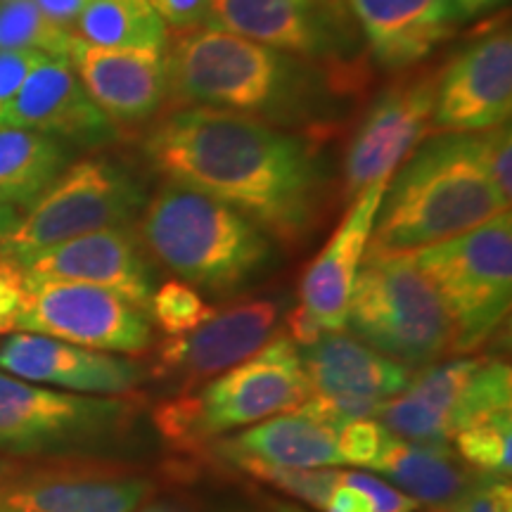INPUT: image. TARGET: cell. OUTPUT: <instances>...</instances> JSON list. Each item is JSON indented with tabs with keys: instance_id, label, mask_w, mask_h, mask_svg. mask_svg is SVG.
Masks as SVG:
<instances>
[{
	"instance_id": "6da1fadb",
	"label": "cell",
	"mask_w": 512,
	"mask_h": 512,
	"mask_svg": "<svg viewBox=\"0 0 512 512\" xmlns=\"http://www.w3.org/2000/svg\"><path fill=\"white\" fill-rule=\"evenodd\" d=\"M143 150L171 183L238 209L271 240L299 245L316 223L320 181L311 150L266 121L192 105L159 121Z\"/></svg>"
},
{
	"instance_id": "7a4b0ae2",
	"label": "cell",
	"mask_w": 512,
	"mask_h": 512,
	"mask_svg": "<svg viewBox=\"0 0 512 512\" xmlns=\"http://www.w3.org/2000/svg\"><path fill=\"white\" fill-rule=\"evenodd\" d=\"M510 209L475 152L472 133L430 140L389 178L366 256H399L434 247Z\"/></svg>"
},
{
	"instance_id": "3957f363",
	"label": "cell",
	"mask_w": 512,
	"mask_h": 512,
	"mask_svg": "<svg viewBox=\"0 0 512 512\" xmlns=\"http://www.w3.org/2000/svg\"><path fill=\"white\" fill-rule=\"evenodd\" d=\"M138 238L178 280L209 292L238 290L273 256L271 238L245 214L171 181L145 202Z\"/></svg>"
},
{
	"instance_id": "277c9868",
	"label": "cell",
	"mask_w": 512,
	"mask_h": 512,
	"mask_svg": "<svg viewBox=\"0 0 512 512\" xmlns=\"http://www.w3.org/2000/svg\"><path fill=\"white\" fill-rule=\"evenodd\" d=\"M311 396L299 347L287 332L235 368L190 394H176L152 413L159 437L176 451L200 453L223 434L290 413Z\"/></svg>"
},
{
	"instance_id": "5b68a950",
	"label": "cell",
	"mask_w": 512,
	"mask_h": 512,
	"mask_svg": "<svg viewBox=\"0 0 512 512\" xmlns=\"http://www.w3.org/2000/svg\"><path fill=\"white\" fill-rule=\"evenodd\" d=\"M347 328L370 349L413 370L451 354V320L411 254L363 256Z\"/></svg>"
},
{
	"instance_id": "8992f818",
	"label": "cell",
	"mask_w": 512,
	"mask_h": 512,
	"mask_svg": "<svg viewBox=\"0 0 512 512\" xmlns=\"http://www.w3.org/2000/svg\"><path fill=\"white\" fill-rule=\"evenodd\" d=\"M140 403L128 396L62 392L0 373V453L93 456L136 430Z\"/></svg>"
},
{
	"instance_id": "52a82bcc",
	"label": "cell",
	"mask_w": 512,
	"mask_h": 512,
	"mask_svg": "<svg viewBox=\"0 0 512 512\" xmlns=\"http://www.w3.org/2000/svg\"><path fill=\"white\" fill-rule=\"evenodd\" d=\"M415 266L437 290L453 330L451 354H470L501 328L512 294V214L439 245L413 252Z\"/></svg>"
},
{
	"instance_id": "ba28073f",
	"label": "cell",
	"mask_w": 512,
	"mask_h": 512,
	"mask_svg": "<svg viewBox=\"0 0 512 512\" xmlns=\"http://www.w3.org/2000/svg\"><path fill=\"white\" fill-rule=\"evenodd\" d=\"M166 64L169 93L176 100L240 114L285 105L297 74L280 50L214 27L185 31Z\"/></svg>"
},
{
	"instance_id": "9c48e42d",
	"label": "cell",
	"mask_w": 512,
	"mask_h": 512,
	"mask_svg": "<svg viewBox=\"0 0 512 512\" xmlns=\"http://www.w3.org/2000/svg\"><path fill=\"white\" fill-rule=\"evenodd\" d=\"M147 202L145 188L107 159H81L62 171L0 238V259L19 261L105 228L131 226Z\"/></svg>"
},
{
	"instance_id": "30bf717a",
	"label": "cell",
	"mask_w": 512,
	"mask_h": 512,
	"mask_svg": "<svg viewBox=\"0 0 512 512\" xmlns=\"http://www.w3.org/2000/svg\"><path fill=\"white\" fill-rule=\"evenodd\" d=\"M512 411V370L489 358H453L415 370L401 394L384 401L375 420L392 437L451 444L465 425Z\"/></svg>"
},
{
	"instance_id": "8fae6325",
	"label": "cell",
	"mask_w": 512,
	"mask_h": 512,
	"mask_svg": "<svg viewBox=\"0 0 512 512\" xmlns=\"http://www.w3.org/2000/svg\"><path fill=\"white\" fill-rule=\"evenodd\" d=\"M155 491L157 479L126 460L0 458V512H133Z\"/></svg>"
},
{
	"instance_id": "7c38bea8",
	"label": "cell",
	"mask_w": 512,
	"mask_h": 512,
	"mask_svg": "<svg viewBox=\"0 0 512 512\" xmlns=\"http://www.w3.org/2000/svg\"><path fill=\"white\" fill-rule=\"evenodd\" d=\"M15 330L62 339L95 351L138 356L155 344L147 311L95 285L24 280Z\"/></svg>"
},
{
	"instance_id": "4fadbf2b",
	"label": "cell",
	"mask_w": 512,
	"mask_h": 512,
	"mask_svg": "<svg viewBox=\"0 0 512 512\" xmlns=\"http://www.w3.org/2000/svg\"><path fill=\"white\" fill-rule=\"evenodd\" d=\"M299 358L311 396L294 411L339 432L351 420L375 418L384 401L401 394L415 370L370 349L347 332H323Z\"/></svg>"
},
{
	"instance_id": "5bb4252c",
	"label": "cell",
	"mask_w": 512,
	"mask_h": 512,
	"mask_svg": "<svg viewBox=\"0 0 512 512\" xmlns=\"http://www.w3.org/2000/svg\"><path fill=\"white\" fill-rule=\"evenodd\" d=\"M278 304L271 299H249L216 309L183 337H166L152 358L150 375L169 382L178 394H190L254 356L278 332Z\"/></svg>"
},
{
	"instance_id": "9a60e30c",
	"label": "cell",
	"mask_w": 512,
	"mask_h": 512,
	"mask_svg": "<svg viewBox=\"0 0 512 512\" xmlns=\"http://www.w3.org/2000/svg\"><path fill=\"white\" fill-rule=\"evenodd\" d=\"M24 280H64L110 290L147 311L155 292V271L138 233L128 226L95 233L10 261Z\"/></svg>"
},
{
	"instance_id": "2e32d148",
	"label": "cell",
	"mask_w": 512,
	"mask_h": 512,
	"mask_svg": "<svg viewBox=\"0 0 512 512\" xmlns=\"http://www.w3.org/2000/svg\"><path fill=\"white\" fill-rule=\"evenodd\" d=\"M439 76L403 81L384 91L351 138L344 159V192L358 197L368 185L392 178L432 124Z\"/></svg>"
},
{
	"instance_id": "e0dca14e",
	"label": "cell",
	"mask_w": 512,
	"mask_h": 512,
	"mask_svg": "<svg viewBox=\"0 0 512 512\" xmlns=\"http://www.w3.org/2000/svg\"><path fill=\"white\" fill-rule=\"evenodd\" d=\"M0 370L43 387L91 396H128L147 375L136 358L76 347L34 332H10L0 342Z\"/></svg>"
},
{
	"instance_id": "ac0fdd59",
	"label": "cell",
	"mask_w": 512,
	"mask_h": 512,
	"mask_svg": "<svg viewBox=\"0 0 512 512\" xmlns=\"http://www.w3.org/2000/svg\"><path fill=\"white\" fill-rule=\"evenodd\" d=\"M512 112V38H479L439 74L430 128L479 133L508 124Z\"/></svg>"
},
{
	"instance_id": "d6986e66",
	"label": "cell",
	"mask_w": 512,
	"mask_h": 512,
	"mask_svg": "<svg viewBox=\"0 0 512 512\" xmlns=\"http://www.w3.org/2000/svg\"><path fill=\"white\" fill-rule=\"evenodd\" d=\"M387 178L368 185L356 197L335 235L311 261L299 283V306L316 320L325 332L347 330V313L351 292L363 256H366L370 233L380 209Z\"/></svg>"
},
{
	"instance_id": "ffe728a7",
	"label": "cell",
	"mask_w": 512,
	"mask_h": 512,
	"mask_svg": "<svg viewBox=\"0 0 512 512\" xmlns=\"http://www.w3.org/2000/svg\"><path fill=\"white\" fill-rule=\"evenodd\" d=\"M0 126L31 128L83 145L105 143L114 133V124L86 93L69 57H46L38 64L5 110Z\"/></svg>"
},
{
	"instance_id": "44dd1931",
	"label": "cell",
	"mask_w": 512,
	"mask_h": 512,
	"mask_svg": "<svg viewBox=\"0 0 512 512\" xmlns=\"http://www.w3.org/2000/svg\"><path fill=\"white\" fill-rule=\"evenodd\" d=\"M69 62L86 93L112 124L150 119L169 95V64L164 53L95 48L74 41Z\"/></svg>"
},
{
	"instance_id": "7402d4cb",
	"label": "cell",
	"mask_w": 512,
	"mask_h": 512,
	"mask_svg": "<svg viewBox=\"0 0 512 512\" xmlns=\"http://www.w3.org/2000/svg\"><path fill=\"white\" fill-rule=\"evenodd\" d=\"M366 470L382 475L432 512H456L484 479L460 460L451 444H420L389 432Z\"/></svg>"
},
{
	"instance_id": "603a6c76",
	"label": "cell",
	"mask_w": 512,
	"mask_h": 512,
	"mask_svg": "<svg viewBox=\"0 0 512 512\" xmlns=\"http://www.w3.org/2000/svg\"><path fill=\"white\" fill-rule=\"evenodd\" d=\"M370 48L384 67L420 62L456 27L453 0H349Z\"/></svg>"
},
{
	"instance_id": "cb8c5ba5",
	"label": "cell",
	"mask_w": 512,
	"mask_h": 512,
	"mask_svg": "<svg viewBox=\"0 0 512 512\" xmlns=\"http://www.w3.org/2000/svg\"><path fill=\"white\" fill-rule=\"evenodd\" d=\"M204 24L280 53L318 55L328 46V31L309 0H209Z\"/></svg>"
},
{
	"instance_id": "d4e9b609",
	"label": "cell",
	"mask_w": 512,
	"mask_h": 512,
	"mask_svg": "<svg viewBox=\"0 0 512 512\" xmlns=\"http://www.w3.org/2000/svg\"><path fill=\"white\" fill-rule=\"evenodd\" d=\"M209 451L219 456H247L283 467H339L337 432L320 425L309 415L290 411L280 418H268L247 427L235 437L211 444Z\"/></svg>"
},
{
	"instance_id": "484cf974",
	"label": "cell",
	"mask_w": 512,
	"mask_h": 512,
	"mask_svg": "<svg viewBox=\"0 0 512 512\" xmlns=\"http://www.w3.org/2000/svg\"><path fill=\"white\" fill-rule=\"evenodd\" d=\"M67 169V152L53 136L0 126V200L29 209Z\"/></svg>"
},
{
	"instance_id": "4316f807",
	"label": "cell",
	"mask_w": 512,
	"mask_h": 512,
	"mask_svg": "<svg viewBox=\"0 0 512 512\" xmlns=\"http://www.w3.org/2000/svg\"><path fill=\"white\" fill-rule=\"evenodd\" d=\"M169 31L147 0H91L74 24V38L95 48L164 53Z\"/></svg>"
},
{
	"instance_id": "83f0119b",
	"label": "cell",
	"mask_w": 512,
	"mask_h": 512,
	"mask_svg": "<svg viewBox=\"0 0 512 512\" xmlns=\"http://www.w3.org/2000/svg\"><path fill=\"white\" fill-rule=\"evenodd\" d=\"M74 41L72 31L50 22L34 0H0V50L69 57Z\"/></svg>"
},
{
	"instance_id": "f1b7e54d",
	"label": "cell",
	"mask_w": 512,
	"mask_h": 512,
	"mask_svg": "<svg viewBox=\"0 0 512 512\" xmlns=\"http://www.w3.org/2000/svg\"><path fill=\"white\" fill-rule=\"evenodd\" d=\"M456 453L477 475L510 479L512 472V411L486 415L465 425L456 437Z\"/></svg>"
},
{
	"instance_id": "f546056e",
	"label": "cell",
	"mask_w": 512,
	"mask_h": 512,
	"mask_svg": "<svg viewBox=\"0 0 512 512\" xmlns=\"http://www.w3.org/2000/svg\"><path fill=\"white\" fill-rule=\"evenodd\" d=\"M228 460L235 470L245 472V475L259 479L271 486V489L287 494L297 501L316 510H325L330 496L335 494V489L342 484V470L337 467H283V465H271L264 460L247 458V456H221Z\"/></svg>"
},
{
	"instance_id": "4dcf8cb0",
	"label": "cell",
	"mask_w": 512,
	"mask_h": 512,
	"mask_svg": "<svg viewBox=\"0 0 512 512\" xmlns=\"http://www.w3.org/2000/svg\"><path fill=\"white\" fill-rule=\"evenodd\" d=\"M214 306L200 297L195 287L183 280H169L152 292L147 316L166 337H183L214 316Z\"/></svg>"
},
{
	"instance_id": "1f68e13d",
	"label": "cell",
	"mask_w": 512,
	"mask_h": 512,
	"mask_svg": "<svg viewBox=\"0 0 512 512\" xmlns=\"http://www.w3.org/2000/svg\"><path fill=\"white\" fill-rule=\"evenodd\" d=\"M475 140V152L484 174L489 176L501 200L510 207L512 197V136L510 126H496L489 131L472 133Z\"/></svg>"
},
{
	"instance_id": "d6a6232c",
	"label": "cell",
	"mask_w": 512,
	"mask_h": 512,
	"mask_svg": "<svg viewBox=\"0 0 512 512\" xmlns=\"http://www.w3.org/2000/svg\"><path fill=\"white\" fill-rule=\"evenodd\" d=\"M387 430L375 418L351 420L337 432V451L342 465H354L366 470L380 453Z\"/></svg>"
},
{
	"instance_id": "836d02e7",
	"label": "cell",
	"mask_w": 512,
	"mask_h": 512,
	"mask_svg": "<svg viewBox=\"0 0 512 512\" xmlns=\"http://www.w3.org/2000/svg\"><path fill=\"white\" fill-rule=\"evenodd\" d=\"M342 484L354 486L366 498L373 512H418L420 503L370 470H342Z\"/></svg>"
},
{
	"instance_id": "e575fe53",
	"label": "cell",
	"mask_w": 512,
	"mask_h": 512,
	"mask_svg": "<svg viewBox=\"0 0 512 512\" xmlns=\"http://www.w3.org/2000/svg\"><path fill=\"white\" fill-rule=\"evenodd\" d=\"M50 55L34 50H0V119L10 102L15 100L19 88L29 79V74Z\"/></svg>"
},
{
	"instance_id": "d590c367",
	"label": "cell",
	"mask_w": 512,
	"mask_h": 512,
	"mask_svg": "<svg viewBox=\"0 0 512 512\" xmlns=\"http://www.w3.org/2000/svg\"><path fill=\"white\" fill-rule=\"evenodd\" d=\"M166 27L192 31L207 22L209 0H147Z\"/></svg>"
},
{
	"instance_id": "8d00e7d4",
	"label": "cell",
	"mask_w": 512,
	"mask_h": 512,
	"mask_svg": "<svg viewBox=\"0 0 512 512\" xmlns=\"http://www.w3.org/2000/svg\"><path fill=\"white\" fill-rule=\"evenodd\" d=\"M456 512H512L510 479L484 477Z\"/></svg>"
},
{
	"instance_id": "74e56055",
	"label": "cell",
	"mask_w": 512,
	"mask_h": 512,
	"mask_svg": "<svg viewBox=\"0 0 512 512\" xmlns=\"http://www.w3.org/2000/svg\"><path fill=\"white\" fill-rule=\"evenodd\" d=\"M34 3L50 22H55L57 27L72 31L74 34L76 19H79L83 8H86L91 0H34Z\"/></svg>"
},
{
	"instance_id": "f35d334b",
	"label": "cell",
	"mask_w": 512,
	"mask_h": 512,
	"mask_svg": "<svg viewBox=\"0 0 512 512\" xmlns=\"http://www.w3.org/2000/svg\"><path fill=\"white\" fill-rule=\"evenodd\" d=\"M325 512H373L361 491H356L354 486L339 484L335 494L330 496Z\"/></svg>"
},
{
	"instance_id": "ab89813d",
	"label": "cell",
	"mask_w": 512,
	"mask_h": 512,
	"mask_svg": "<svg viewBox=\"0 0 512 512\" xmlns=\"http://www.w3.org/2000/svg\"><path fill=\"white\" fill-rule=\"evenodd\" d=\"M489 3H494V0H453V8H456L460 19H467V17H472V15H475V12H479V10L484 8V5H489Z\"/></svg>"
},
{
	"instance_id": "60d3db41",
	"label": "cell",
	"mask_w": 512,
	"mask_h": 512,
	"mask_svg": "<svg viewBox=\"0 0 512 512\" xmlns=\"http://www.w3.org/2000/svg\"><path fill=\"white\" fill-rule=\"evenodd\" d=\"M17 219H19V211L12 209L10 204H5L3 200H0V238H3V235L8 233L12 226H15Z\"/></svg>"
},
{
	"instance_id": "b9f144b4",
	"label": "cell",
	"mask_w": 512,
	"mask_h": 512,
	"mask_svg": "<svg viewBox=\"0 0 512 512\" xmlns=\"http://www.w3.org/2000/svg\"><path fill=\"white\" fill-rule=\"evenodd\" d=\"M133 512H185L183 508H178L174 503H166V501H157V503H143L138 505Z\"/></svg>"
},
{
	"instance_id": "7bdbcfd3",
	"label": "cell",
	"mask_w": 512,
	"mask_h": 512,
	"mask_svg": "<svg viewBox=\"0 0 512 512\" xmlns=\"http://www.w3.org/2000/svg\"><path fill=\"white\" fill-rule=\"evenodd\" d=\"M214 512H252V510H242V508H219Z\"/></svg>"
},
{
	"instance_id": "ee69618b",
	"label": "cell",
	"mask_w": 512,
	"mask_h": 512,
	"mask_svg": "<svg viewBox=\"0 0 512 512\" xmlns=\"http://www.w3.org/2000/svg\"><path fill=\"white\" fill-rule=\"evenodd\" d=\"M0 335H5V332H3V328H0Z\"/></svg>"
}]
</instances>
